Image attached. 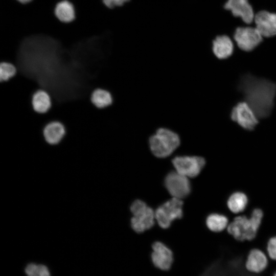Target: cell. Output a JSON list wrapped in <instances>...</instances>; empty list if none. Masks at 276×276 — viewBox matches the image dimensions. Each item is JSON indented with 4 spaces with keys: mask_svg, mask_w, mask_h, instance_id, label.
<instances>
[{
    "mask_svg": "<svg viewBox=\"0 0 276 276\" xmlns=\"http://www.w3.org/2000/svg\"><path fill=\"white\" fill-rule=\"evenodd\" d=\"M56 17L61 22L68 23L75 19V11L74 5L67 0L58 2L54 9Z\"/></svg>",
    "mask_w": 276,
    "mask_h": 276,
    "instance_id": "obj_17",
    "label": "cell"
},
{
    "mask_svg": "<svg viewBox=\"0 0 276 276\" xmlns=\"http://www.w3.org/2000/svg\"><path fill=\"white\" fill-rule=\"evenodd\" d=\"M17 68L13 63L6 61L1 62L0 63V82L9 80L17 74Z\"/></svg>",
    "mask_w": 276,
    "mask_h": 276,
    "instance_id": "obj_21",
    "label": "cell"
},
{
    "mask_svg": "<svg viewBox=\"0 0 276 276\" xmlns=\"http://www.w3.org/2000/svg\"><path fill=\"white\" fill-rule=\"evenodd\" d=\"M254 21L255 27L263 37L276 35V13L260 11L255 15Z\"/></svg>",
    "mask_w": 276,
    "mask_h": 276,
    "instance_id": "obj_11",
    "label": "cell"
},
{
    "mask_svg": "<svg viewBox=\"0 0 276 276\" xmlns=\"http://www.w3.org/2000/svg\"><path fill=\"white\" fill-rule=\"evenodd\" d=\"M27 276H50L48 268L44 265L31 263L25 269Z\"/></svg>",
    "mask_w": 276,
    "mask_h": 276,
    "instance_id": "obj_22",
    "label": "cell"
},
{
    "mask_svg": "<svg viewBox=\"0 0 276 276\" xmlns=\"http://www.w3.org/2000/svg\"><path fill=\"white\" fill-rule=\"evenodd\" d=\"M90 101L95 107L102 109L112 105L113 97L109 91L105 89L97 88L92 91Z\"/></svg>",
    "mask_w": 276,
    "mask_h": 276,
    "instance_id": "obj_18",
    "label": "cell"
},
{
    "mask_svg": "<svg viewBox=\"0 0 276 276\" xmlns=\"http://www.w3.org/2000/svg\"><path fill=\"white\" fill-rule=\"evenodd\" d=\"M273 276H276V271L274 272Z\"/></svg>",
    "mask_w": 276,
    "mask_h": 276,
    "instance_id": "obj_26",
    "label": "cell"
},
{
    "mask_svg": "<svg viewBox=\"0 0 276 276\" xmlns=\"http://www.w3.org/2000/svg\"><path fill=\"white\" fill-rule=\"evenodd\" d=\"M211 49L214 57L219 60H224L233 54V42L226 35H217L212 41Z\"/></svg>",
    "mask_w": 276,
    "mask_h": 276,
    "instance_id": "obj_14",
    "label": "cell"
},
{
    "mask_svg": "<svg viewBox=\"0 0 276 276\" xmlns=\"http://www.w3.org/2000/svg\"><path fill=\"white\" fill-rule=\"evenodd\" d=\"M172 163L177 172L192 178L200 173L205 164V160L198 155H177L172 158Z\"/></svg>",
    "mask_w": 276,
    "mask_h": 276,
    "instance_id": "obj_6",
    "label": "cell"
},
{
    "mask_svg": "<svg viewBox=\"0 0 276 276\" xmlns=\"http://www.w3.org/2000/svg\"><path fill=\"white\" fill-rule=\"evenodd\" d=\"M18 2H19L20 3L22 4H27L31 2L32 0H17Z\"/></svg>",
    "mask_w": 276,
    "mask_h": 276,
    "instance_id": "obj_25",
    "label": "cell"
},
{
    "mask_svg": "<svg viewBox=\"0 0 276 276\" xmlns=\"http://www.w3.org/2000/svg\"><path fill=\"white\" fill-rule=\"evenodd\" d=\"M183 202L173 197L160 205L155 211V219L163 228H167L175 219L182 217Z\"/></svg>",
    "mask_w": 276,
    "mask_h": 276,
    "instance_id": "obj_5",
    "label": "cell"
},
{
    "mask_svg": "<svg viewBox=\"0 0 276 276\" xmlns=\"http://www.w3.org/2000/svg\"><path fill=\"white\" fill-rule=\"evenodd\" d=\"M263 213L260 209L253 210L250 218L246 216L236 217L227 226V232L239 242L251 241L257 236Z\"/></svg>",
    "mask_w": 276,
    "mask_h": 276,
    "instance_id": "obj_2",
    "label": "cell"
},
{
    "mask_svg": "<svg viewBox=\"0 0 276 276\" xmlns=\"http://www.w3.org/2000/svg\"><path fill=\"white\" fill-rule=\"evenodd\" d=\"M42 132L45 141L50 145L55 146L62 141L66 134V129L62 123L54 121L47 124Z\"/></svg>",
    "mask_w": 276,
    "mask_h": 276,
    "instance_id": "obj_15",
    "label": "cell"
},
{
    "mask_svg": "<svg viewBox=\"0 0 276 276\" xmlns=\"http://www.w3.org/2000/svg\"><path fill=\"white\" fill-rule=\"evenodd\" d=\"M263 36L256 27H242L236 29L234 38L242 50L250 52L260 44Z\"/></svg>",
    "mask_w": 276,
    "mask_h": 276,
    "instance_id": "obj_9",
    "label": "cell"
},
{
    "mask_svg": "<svg viewBox=\"0 0 276 276\" xmlns=\"http://www.w3.org/2000/svg\"><path fill=\"white\" fill-rule=\"evenodd\" d=\"M231 118L244 129L252 131L259 123V118L245 101L238 102L233 107Z\"/></svg>",
    "mask_w": 276,
    "mask_h": 276,
    "instance_id": "obj_8",
    "label": "cell"
},
{
    "mask_svg": "<svg viewBox=\"0 0 276 276\" xmlns=\"http://www.w3.org/2000/svg\"><path fill=\"white\" fill-rule=\"evenodd\" d=\"M32 105L34 110L38 113H45L52 106L50 94L43 89H38L32 95Z\"/></svg>",
    "mask_w": 276,
    "mask_h": 276,
    "instance_id": "obj_16",
    "label": "cell"
},
{
    "mask_svg": "<svg viewBox=\"0 0 276 276\" xmlns=\"http://www.w3.org/2000/svg\"><path fill=\"white\" fill-rule=\"evenodd\" d=\"M227 218L222 214L213 213L206 219V225L212 232L219 233L223 231L228 226Z\"/></svg>",
    "mask_w": 276,
    "mask_h": 276,
    "instance_id": "obj_20",
    "label": "cell"
},
{
    "mask_svg": "<svg viewBox=\"0 0 276 276\" xmlns=\"http://www.w3.org/2000/svg\"><path fill=\"white\" fill-rule=\"evenodd\" d=\"M224 8L246 24H250L254 21L255 14L248 0H227Z\"/></svg>",
    "mask_w": 276,
    "mask_h": 276,
    "instance_id": "obj_13",
    "label": "cell"
},
{
    "mask_svg": "<svg viewBox=\"0 0 276 276\" xmlns=\"http://www.w3.org/2000/svg\"><path fill=\"white\" fill-rule=\"evenodd\" d=\"M266 253L269 259L276 261V236L268 239L266 244Z\"/></svg>",
    "mask_w": 276,
    "mask_h": 276,
    "instance_id": "obj_23",
    "label": "cell"
},
{
    "mask_svg": "<svg viewBox=\"0 0 276 276\" xmlns=\"http://www.w3.org/2000/svg\"><path fill=\"white\" fill-rule=\"evenodd\" d=\"M180 144L178 133L166 127L158 128L148 140L151 154L159 158L171 156L178 150Z\"/></svg>",
    "mask_w": 276,
    "mask_h": 276,
    "instance_id": "obj_3",
    "label": "cell"
},
{
    "mask_svg": "<svg viewBox=\"0 0 276 276\" xmlns=\"http://www.w3.org/2000/svg\"><path fill=\"white\" fill-rule=\"evenodd\" d=\"M248 203L247 196L243 192H236L233 193L227 201L229 210L234 213L243 211Z\"/></svg>",
    "mask_w": 276,
    "mask_h": 276,
    "instance_id": "obj_19",
    "label": "cell"
},
{
    "mask_svg": "<svg viewBox=\"0 0 276 276\" xmlns=\"http://www.w3.org/2000/svg\"><path fill=\"white\" fill-rule=\"evenodd\" d=\"M131 0H102L104 6L109 9L122 7L128 3Z\"/></svg>",
    "mask_w": 276,
    "mask_h": 276,
    "instance_id": "obj_24",
    "label": "cell"
},
{
    "mask_svg": "<svg viewBox=\"0 0 276 276\" xmlns=\"http://www.w3.org/2000/svg\"><path fill=\"white\" fill-rule=\"evenodd\" d=\"M150 257L154 267L162 271L170 270L174 261L172 249L160 241H155L151 244Z\"/></svg>",
    "mask_w": 276,
    "mask_h": 276,
    "instance_id": "obj_7",
    "label": "cell"
},
{
    "mask_svg": "<svg viewBox=\"0 0 276 276\" xmlns=\"http://www.w3.org/2000/svg\"><path fill=\"white\" fill-rule=\"evenodd\" d=\"M259 119L268 117L274 107L276 83L250 73L241 76L237 85Z\"/></svg>",
    "mask_w": 276,
    "mask_h": 276,
    "instance_id": "obj_1",
    "label": "cell"
},
{
    "mask_svg": "<svg viewBox=\"0 0 276 276\" xmlns=\"http://www.w3.org/2000/svg\"><path fill=\"white\" fill-rule=\"evenodd\" d=\"M130 211L133 215L131 226L137 233L144 232L154 225L155 212L143 201L135 200L130 206Z\"/></svg>",
    "mask_w": 276,
    "mask_h": 276,
    "instance_id": "obj_4",
    "label": "cell"
},
{
    "mask_svg": "<svg viewBox=\"0 0 276 276\" xmlns=\"http://www.w3.org/2000/svg\"><path fill=\"white\" fill-rule=\"evenodd\" d=\"M269 261L265 251L258 248H254L250 250L246 257L245 267L251 273L260 274L267 268Z\"/></svg>",
    "mask_w": 276,
    "mask_h": 276,
    "instance_id": "obj_12",
    "label": "cell"
},
{
    "mask_svg": "<svg viewBox=\"0 0 276 276\" xmlns=\"http://www.w3.org/2000/svg\"><path fill=\"white\" fill-rule=\"evenodd\" d=\"M164 183L169 193L174 198H184L191 192V185L188 177L176 171L167 174Z\"/></svg>",
    "mask_w": 276,
    "mask_h": 276,
    "instance_id": "obj_10",
    "label": "cell"
}]
</instances>
